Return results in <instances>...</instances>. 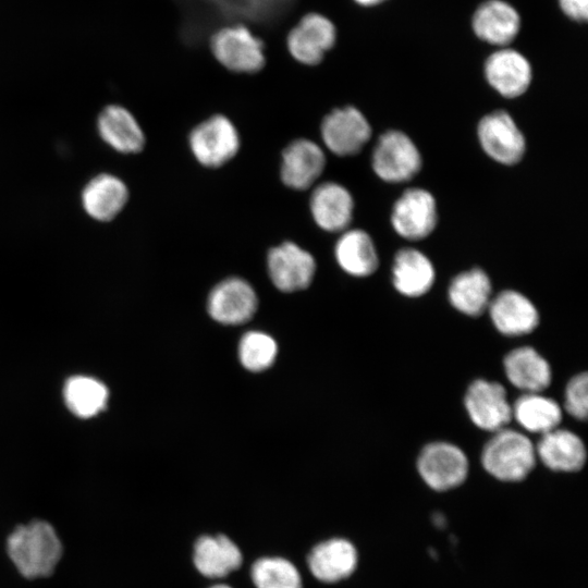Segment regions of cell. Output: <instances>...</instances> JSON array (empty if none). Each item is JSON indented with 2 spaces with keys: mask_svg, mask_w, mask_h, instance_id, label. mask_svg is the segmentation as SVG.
Returning <instances> with one entry per match:
<instances>
[{
  "mask_svg": "<svg viewBox=\"0 0 588 588\" xmlns=\"http://www.w3.org/2000/svg\"><path fill=\"white\" fill-rule=\"evenodd\" d=\"M7 552L22 576L35 579L53 573L63 548L53 526L36 519L14 528L7 539Z\"/></svg>",
  "mask_w": 588,
  "mask_h": 588,
  "instance_id": "6da1fadb",
  "label": "cell"
},
{
  "mask_svg": "<svg viewBox=\"0 0 588 588\" xmlns=\"http://www.w3.org/2000/svg\"><path fill=\"white\" fill-rule=\"evenodd\" d=\"M536 449L522 432L503 428L486 443L481 462L485 469L503 481H519L535 466Z\"/></svg>",
  "mask_w": 588,
  "mask_h": 588,
  "instance_id": "7a4b0ae2",
  "label": "cell"
},
{
  "mask_svg": "<svg viewBox=\"0 0 588 588\" xmlns=\"http://www.w3.org/2000/svg\"><path fill=\"white\" fill-rule=\"evenodd\" d=\"M215 59L235 73H257L266 64L265 45L246 25L235 23L215 32L210 38Z\"/></svg>",
  "mask_w": 588,
  "mask_h": 588,
  "instance_id": "3957f363",
  "label": "cell"
},
{
  "mask_svg": "<svg viewBox=\"0 0 588 588\" xmlns=\"http://www.w3.org/2000/svg\"><path fill=\"white\" fill-rule=\"evenodd\" d=\"M421 156L407 134L391 130L377 140L371 166L379 179L388 183H402L414 177L421 168Z\"/></svg>",
  "mask_w": 588,
  "mask_h": 588,
  "instance_id": "277c9868",
  "label": "cell"
},
{
  "mask_svg": "<svg viewBox=\"0 0 588 588\" xmlns=\"http://www.w3.org/2000/svg\"><path fill=\"white\" fill-rule=\"evenodd\" d=\"M195 159L207 168H218L238 151L241 138L233 122L223 114H215L196 125L188 136Z\"/></svg>",
  "mask_w": 588,
  "mask_h": 588,
  "instance_id": "5b68a950",
  "label": "cell"
},
{
  "mask_svg": "<svg viewBox=\"0 0 588 588\" xmlns=\"http://www.w3.org/2000/svg\"><path fill=\"white\" fill-rule=\"evenodd\" d=\"M336 27L326 15L308 12L290 29L286 48L304 65H317L336 41Z\"/></svg>",
  "mask_w": 588,
  "mask_h": 588,
  "instance_id": "8992f818",
  "label": "cell"
},
{
  "mask_svg": "<svg viewBox=\"0 0 588 588\" xmlns=\"http://www.w3.org/2000/svg\"><path fill=\"white\" fill-rule=\"evenodd\" d=\"M477 135L483 151L501 164H516L525 155L524 134L505 111L497 110L482 117Z\"/></svg>",
  "mask_w": 588,
  "mask_h": 588,
  "instance_id": "52a82bcc",
  "label": "cell"
},
{
  "mask_svg": "<svg viewBox=\"0 0 588 588\" xmlns=\"http://www.w3.org/2000/svg\"><path fill=\"white\" fill-rule=\"evenodd\" d=\"M417 468L430 488L445 491L460 486L466 479L468 460L465 453L452 443L432 442L421 450Z\"/></svg>",
  "mask_w": 588,
  "mask_h": 588,
  "instance_id": "ba28073f",
  "label": "cell"
},
{
  "mask_svg": "<svg viewBox=\"0 0 588 588\" xmlns=\"http://www.w3.org/2000/svg\"><path fill=\"white\" fill-rule=\"evenodd\" d=\"M320 134L332 154L347 157L358 154L368 143L371 126L357 108L346 106L332 110L323 118Z\"/></svg>",
  "mask_w": 588,
  "mask_h": 588,
  "instance_id": "9c48e42d",
  "label": "cell"
},
{
  "mask_svg": "<svg viewBox=\"0 0 588 588\" xmlns=\"http://www.w3.org/2000/svg\"><path fill=\"white\" fill-rule=\"evenodd\" d=\"M437 222V203L427 189L408 188L393 205L391 224L406 240L418 241L429 236Z\"/></svg>",
  "mask_w": 588,
  "mask_h": 588,
  "instance_id": "30bf717a",
  "label": "cell"
},
{
  "mask_svg": "<svg viewBox=\"0 0 588 588\" xmlns=\"http://www.w3.org/2000/svg\"><path fill=\"white\" fill-rule=\"evenodd\" d=\"M267 269L273 285L291 293L310 285L316 273V261L308 250L286 241L268 252Z\"/></svg>",
  "mask_w": 588,
  "mask_h": 588,
  "instance_id": "8fae6325",
  "label": "cell"
},
{
  "mask_svg": "<svg viewBox=\"0 0 588 588\" xmlns=\"http://www.w3.org/2000/svg\"><path fill=\"white\" fill-rule=\"evenodd\" d=\"M258 297L246 280L232 277L219 282L209 293L207 309L210 317L222 324H242L253 318Z\"/></svg>",
  "mask_w": 588,
  "mask_h": 588,
  "instance_id": "7c38bea8",
  "label": "cell"
},
{
  "mask_svg": "<svg viewBox=\"0 0 588 588\" xmlns=\"http://www.w3.org/2000/svg\"><path fill=\"white\" fill-rule=\"evenodd\" d=\"M465 407L471 421L480 429L498 431L512 419V405L502 384L475 380L467 389Z\"/></svg>",
  "mask_w": 588,
  "mask_h": 588,
  "instance_id": "4fadbf2b",
  "label": "cell"
},
{
  "mask_svg": "<svg viewBox=\"0 0 588 588\" xmlns=\"http://www.w3.org/2000/svg\"><path fill=\"white\" fill-rule=\"evenodd\" d=\"M489 85L505 98H516L529 87L532 70L527 58L515 49L503 47L492 52L485 62Z\"/></svg>",
  "mask_w": 588,
  "mask_h": 588,
  "instance_id": "5bb4252c",
  "label": "cell"
},
{
  "mask_svg": "<svg viewBox=\"0 0 588 588\" xmlns=\"http://www.w3.org/2000/svg\"><path fill=\"white\" fill-rule=\"evenodd\" d=\"M324 167L323 149L314 140L297 138L282 152L280 176L287 187L304 191L316 183Z\"/></svg>",
  "mask_w": 588,
  "mask_h": 588,
  "instance_id": "9a60e30c",
  "label": "cell"
},
{
  "mask_svg": "<svg viewBox=\"0 0 588 588\" xmlns=\"http://www.w3.org/2000/svg\"><path fill=\"white\" fill-rule=\"evenodd\" d=\"M309 207L311 217L320 229L327 232H343L353 219L354 199L345 186L336 182H324L314 188Z\"/></svg>",
  "mask_w": 588,
  "mask_h": 588,
  "instance_id": "2e32d148",
  "label": "cell"
},
{
  "mask_svg": "<svg viewBox=\"0 0 588 588\" xmlns=\"http://www.w3.org/2000/svg\"><path fill=\"white\" fill-rule=\"evenodd\" d=\"M520 16L517 10L504 0H487L474 12L471 27L482 41L499 48L507 47L518 35Z\"/></svg>",
  "mask_w": 588,
  "mask_h": 588,
  "instance_id": "e0dca14e",
  "label": "cell"
},
{
  "mask_svg": "<svg viewBox=\"0 0 588 588\" xmlns=\"http://www.w3.org/2000/svg\"><path fill=\"white\" fill-rule=\"evenodd\" d=\"M488 310L494 327L505 335L527 334L536 329L539 315L525 295L513 290L499 293L489 303Z\"/></svg>",
  "mask_w": 588,
  "mask_h": 588,
  "instance_id": "ac0fdd59",
  "label": "cell"
},
{
  "mask_svg": "<svg viewBox=\"0 0 588 588\" xmlns=\"http://www.w3.org/2000/svg\"><path fill=\"white\" fill-rule=\"evenodd\" d=\"M311 574L320 581L336 583L348 577L357 565V552L344 538H331L316 544L307 559Z\"/></svg>",
  "mask_w": 588,
  "mask_h": 588,
  "instance_id": "d6986e66",
  "label": "cell"
},
{
  "mask_svg": "<svg viewBox=\"0 0 588 588\" xmlns=\"http://www.w3.org/2000/svg\"><path fill=\"white\" fill-rule=\"evenodd\" d=\"M193 562L201 575L221 578L242 565L243 555L225 535H204L195 542Z\"/></svg>",
  "mask_w": 588,
  "mask_h": 588,
  "instance_id": "ffe728a7",
  "label": "cell"
},
{
  "mask_svg": "<svg viewBox=\"0 0 588 588\" xmlns=\"http://www.w3.org/2000/svg\"><path fill=\"white\" fill-rule=\"evenodd\" d=\"M128 199L125 183L111 174H99L83 189L82 203L88 216L97 221L114 219Z\"/></svg>",
  "mask_w": 588,
  "mask_h": 588,
  "instance_id": "44dd1931",
  "label": "cell"
},
{
  "mask_svg": "<svg viewBox=\"0 0 588 588\" xmlns=\"http://www.w3.org/2000/svg\"><path fill=\"white\" fill-rule=\"evenodd\" d=\"M536 455L552 470L576 471L586 462V448L583 440L565 429H553L540 438Z\"/></svg>",
  "mask_w": 588,
  "mask_h": 588,
  "instance_id": "7402d4cb",
  "label": "cell"
},
{
  "mask_svg": "<svg viewBox=\"0 0 588 588\" xmlns=\"http://www.w3.org/2000/svg\"><path fill=\"white\" fill-rule=\"evenodd\" d=\"M436 272L430 259L415 248H403L394 257L392 282L401 294L418 297L432 286Z\"/></svg>",
  "mask_w": 588,
  "mask_h": 588,
  "instance_id": "603a6c76",
  "label": "cell"
},
{
  "mask_svg": "<svg viewBox=\"0 0 588 588\" xmlns=\"http://www.w3.org/2000/svg\"><path fill=\"white\" fill-rule=\"evenodd\" d=\"M101 138L122 154H137L145 146V135L135 117L121 106H108L98 117Z\"/></svg>",
  "mask_w": 588,
  "mask_h": 588,
  "instance_id": "cb8c5ba5",
  "label": "cell"
},
{
  "mask_svg": "<svg viewBox=\"0 0 588 588\" xmlns=\"http://www.w3.org/2000/svg\"><path fill=\"white\" fill-rule=\"evenodd\" d=\"M336 262L353 277H368L379 266V257L371 236L362 229L342 232L334 247Z\"/></svg>",
  "mask_w": 588,
  "mask_h": 588,
  "instance_id": "d4e9b609",
  "label": "cell"
},
{
  "mask_svg": "<svg viewBox=\"0 0 588 588\" xmlns=\"http://www.w3.org/2000/svg\"><path fill=\"white\" fill-rule=\"evenodd\" d=\"M504 371L509 381L526 393H540L551 382L548 362L532 347L511 351L504 358Z\"/></svg>",
  "mask_w": 588,
  "mask_h": 588,
  "instance_id": "484cf974",
  "label": "cell"
},
{
  "mask_svg": "<svg viewBox=\"0 0 588 588\" xmlns=\"http://www.w3.org/2000/svg\"><path fill=\"white\" fill-rule=\"evenodd\" d=\"M491 281L479 268L458 273L449 287V299L458 311L476 317L488 309L491 301Z\"/></svg>",
  "mask_w": 588,
  "mask_h": 588,
  "instance_id": "4316f807",
  "label": "cell"
},
{
  "mask_svg": "<svg viewBox=\"0 0 588 588\" xmlns=\"http://www.w3.org/2000/svg\"><path fill=\"white\" fill-rule=\"evenodd\" d=\"M512 416L529 432L544 434L562 419V409L552 399L540 393H525L512 406Z\"/></svg>",
  "mask_w": 588,
  "mask_h": 588,
  "instance_id": "83f0119b",
  "label": "cell"
},
{
  "mask_svg": "<svg viewBox=\"0 0 588 588\" xmlns=\"http://www.w3.org/2000/svg\"><path fill=\"white\" fill-rule=\"evenodd\" d=\"M64 400L74 415L90 418L106 406L108 390L94 378L75 376L70 378L64 385Z\"/></svg>",
  "mask_w": 588,
  "mask_h": 588,
  "instance_id": "f1b7e54d",
  "label": "cell"
},
{
  "mask_svg": "<svg viewBox=\"0 0 588 588\" xmlns=\"http://www.w3.org/2000/svg\"><path fill=\"white\" fill-rule=\"evenodd\" d=\"M250 577L256 588H302L296 566L281 556H262L254 562Z\"/></svg>",
  "mask_w": 588,
  "mask_h": 588,
  "instance_id": "f546056e",
  "label": "cell"
},
{
  "mask_svg": "<svg viewBox=\"0 0 588 588\" xmlns=\"http://www.w3.org/2000/svg\"><path fill=\"white\" fill-rule=\"evenodd\" d=\"M278 345L272 336L261 331L246 332L238 344L243 367L253 372L268 369L275 360Z\"/></svg>",
  "mask_w": 588,
  "mask_h": 588,
  "instance_id": "4dcf8cb0",
  "label": "cell"
},
{
  "mask_svg": "<svg viewBox=\"0 0 588 588\" xmlns=\"http://www.w3.org/2000/svg\"><path fill=\"white\" fill-rule=\"evenodd\" d=\"M588 377L586 372L573 377L565 390V409L577 419H586L588 412Z\"/></svg>",
  "mask_w": 588,
  "mask_h": 588,
  "instance_id": "1f68e13d",
  "label": "cell"
},
{
  "mask_svg": "<svg viewBox=\"0 0 588 588\" xmlns=\"http://www.w3.org/2000/svg\"><path fill=\"white\" fill-rule=\"evenodd\" d=\"M562 12L575 22H586L588 17V0H559Z\"/></svg>",
  "mask_w": 588,
  "mask_h": 588,
  "instance_id": "d6a6232c",
  "label": "cell"
},
{
  "mask_svg": "<svg viewBox=\"0 0 588 588\" xmlns=\"http://www.w3.org/2000/svg\"><path fill=\"white\" fill-rule=\"evenodd\" d=\"M387 0H354L355 3L362 5V7H373L378 5Z\"/></svg>",
  "mask_w": 588,
  "mask_h": 588,
  "instance_id": "836d02e7",
  "label": "cell"
},
{
  "mask_svg": "<svg viewBox=\"0 0 588 588\" xmlns=\"http://www.w3.org/2000/svg\"><path fill=\"white\" fill-rule=\"evenodd\" d=\"M209 588H233V587H231L229 585H225V584H217V585H213V586H211Z\"/></svg>",
  "mask_w": 588,
  "mask_h": 588,
  "instance_id": "e575fe53",
  "label": "cell"
}]
</instances>
